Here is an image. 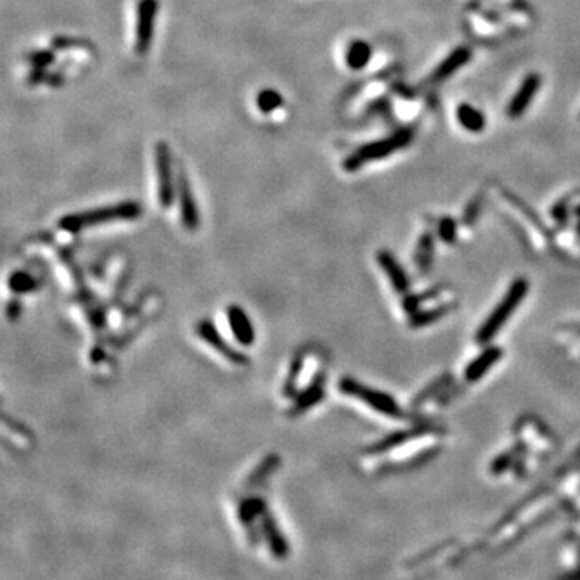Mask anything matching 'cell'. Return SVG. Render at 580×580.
I'll use <instances>...</instances> for the list:
<instances>
[{
	"instance_id": "6da1fadb",
	"label": "cell",
	"mask_w": 580,
	"mask_h": 580,
	"mask_svg": "<svg viewBox=\"0 0 580 580\" xmlns=\"http://www.w3.org/2000/svg\"><path fill=\"white\" fill-rule=\"evenodd\" d=\"M142 208L137 202H121L108 207L88 210V212L66 214L59 221V226L65 231L78 232L86 228L100 226L114 221H132L141 217Z\"/></svg>"
},
{
	"instance_id": "7a4b0ae2",
	"label": "cell",
	"mask_w": 580,
	"mask_h": 580,
	"mask_svg": "<svg viewBox=\"0 0 580 580\" xmlns=\"http://www.w3.org/2000/svg\"><path fill=\"white\" fill-rule=\"evenodd\" d=\"M527 290H529V282L526 279H516L512 282L505 297H503V300L495 306L492 314L483 321L482 328L477 330L476 340L479 343H487L495 337L498 330L506 324V321L511 318V314L517 310V306L522 303Z\"/></svg>"
},
{
	"instance_id": "3957f363",
	"label": "cell",
	"mask_w": 580,
	"mask_h": 580,
	"mask_svg": "<svg viewBox=\"0 0 580 580\" xmlns=\"http://www.w3.org/2000/svg\"><path fill=\"white\" fill-rule=\"evenodd\" d=\"M411 139H413V131L411 129H401V131L392 134L390 137L366 143V146L359 147L358 150H354L352 155L347 157V160L343 161V170L353 172L358 171L359 168L369 161H377L382 160V158L390 157L394 152L408 147Z\"/></svg>"
},
{
	"instance_id": "277c9868",
	"label": "cell",
	"mask_w": 580,
	"mask_h": 580,
	"mask_svg": "<svg viewBox=\"0 0 580 580\" xmlns=\"http://www.w3.org/2000/svg\"><path fill=\"white\" fill-rule=\"evenodd\" d=\"M339 390L342 392L343 395L353 397V399L368 405L369 408L376 410L377 413L383 416H390V418H401V416H403L401 408L397 405L394 397H390L389 394H383L381 390L369 389L368 386L354 381L352 377H343L339 383Z\"/></svg>"
},
{
	"instance_id": "5b68a950",
	"label": "cell",
	"mask_w": 580,
	"mask_h": 580,
	"mask_svg": "<svg viewBox=\"0 0 580 580\" xmlns=\"http://www.w3.org/2000/svg\"><path fill=\"white\" fill-rule=\"evenodd\" d=\"M157 174H158V200L163 208H170L174 202V177L171 170V152L165 142H158L155 147Z\"/></svg>"
},
{
	"instance_id": "8992f818",
	"label": "cell",
	"mask_w": 580,
	"mask_h": 580,
	"mask_svg": "<svg viewBox=\"0 0 580 580\" xmlns=\"http://www.w3.org/2000/svg\"><path fill=\"white\" fill-rule=\"evenodd\" d=\"M157 0H139L136 18V54L146 55L153 37V20L157 17Z\"/></svg>"
},
{
	"instance_id": "52a82bcc",
	"label": "cell",
	"mask_w": 580,
	"mask_h": 580,
	"mask_svg": "<svg viewBox=\"0 0 580 580\" xmlns=\"http://www.w3.org/2000/svg\"><path fill=\"white\" fill-rule=\"evenodd\" d=\"M197 334L205 343H208L214 352H218L221 357L226 358L229 363L236 364V366H246L247 364L246 354L234 350L231 345L223 339V335L218 332L212 321H200L197 324Z\"/></svg>"
},
{
	"instance_id": "ba28073f",
	"label": "cell",
	"mask_w": 580,
	"mask_h": 580,
	"mask_svg": "<svg viewBox=\"0 0 580 580\" xmlns=\"http://www.w3.org/2000/svg\"><path fill=\"white\" fill-rule=\"evenodd\" d=\"M176 187H177V197H179V210H181V218L182 224H184L186 229L189 231H195L200 226V213L197 208V202H195L194 194H192L189 179H187L184 170L177 171L176 176Z\"/></svg>"
},
{
	"instance_id": "9c48e42d",
	"label": "cell",
	"mask_w": 580,
	"mask_h": 580,
	"mask_svg": "<svg viewBox=\"0 0 580 580\" xmlns=\"http://www.w3.org/2000/svg\"><path fill=\"white\" fill-rule=\"evenodd\" d=\"M540 84H541V78L539 74L537 73L527 74L524 81H522L519 90H517V92L514 94V97L511 99L510 105H508V110H506L508 117H510L511 119L521 118L522 113L530 107L532 100H534Z\"/></svg>"
},
{
	"instance_id": "30bf717a",
	"label": "cell",
	"mask_w": 580,
	"mask_h": 580,
	"mask_svg": "<svg viewBox=\"0 0 580 580\" xmlns=\"http://www.w3.org/2000/svg\"><path fill=\"white\" fill-rule=\"evenodd\" d=\"M260 521L263 537H265V540L268 541V546H270L272 556H274L276 559H286L287 556H289V543H287L286 537L282 535L274 516L266 510L261 514Z\"/></svg>"
},
{
	"instance_id": "8fae6325",
	"label": "cell",
	"mask_w": 580,
	"mask_h": 580,
	"mask_svg": "<svg viewBox=\"0 0 580 580\" xmlns=\"http://www.w3.org/2000/svg\"><path fill=\"white\" fill-rule=\"evenodd\" d=\"M226 318L229 323V328H231L234 337L241 345H252L255 342V329H253L252 321L248 318V314L243 311L241 306H229L226 311Z\"/></svg>"
},
{
	"instance_id": "7c38bea8",
	"label": "cell",
	"mask_w": 580,
	"mask_h": 580,
	"mask_svg": "<svg viewBox=\"0 0 580 580\" xmlns=\"http://www.w3.org/2000/svg\"><path fill=\"white\" fill-rule=\"evenodd\" d=\"M501 357L503 352L498 347L486 348L477 358H474L472 361L468 364L466 371H464V379L471 383L481 381V379L495 366Z\"/></svg>"
},
{
	"instance_id": "4fadbf2b",
	"label": "cell",
	"mask_w": 580,
	"mask_h": 580,
	"mask_svg": "<svg viewBox=\"0 0 580 580\" xmlns=\"http://www.w3.org/2000/svg\"><path fill=\"white\" fill-rule=\"evenodd\" d=\"M471 55H472V52L469 47H458L457 50H453V54H450L447 59H445L442 63L434 70V73L430 74V78H429V83L430 84L442 83V81L447 79L448 76L457 73L461 66L466 65L468 61L471 60Z\"/></svg>"
},
{
	"instance_id": "5bb4252c",
	"label": "cell",
	"mask_w": 580,
	"mask_h": 580,
	"mask_svg": "<svg viewBox=\"0 0 580 580\" xmlns=\"http://www.w3.org/2000/svg\"><path fill=\"white\" fill-rule=\"evenodd\" d=\"M377 261L379 265H381L382 271L386 272V276L390 279L392 287H394L399 294H405L410 287V281L408 276L405 274L403 268L395 260V257L392 255L390 252H381L377 255Z\"/></svg>"
},
{
	"instance_id": "9a60e30c",
	"label": "cell",
	"mask_w": 580,
	"mask_h": 580,
	"mask_svg": "<svg viewBox=\"0 0 580 580\" xmlns=\"http://www.w3.org/2000/svg\"><path fill=\"white\" fill-rule=\"evenodd\" d=\"M324 397V376L323 374H318L306 389L301 392V394L297 397L294 405H292L290 413L292 414H301L303 411L308 408H313V406L321 401Z\"/></svg>"
},
{
	"instance_id": "2e32d148",
	"label": "cell",
	"mask_w": 580,
	"mask_h": 580,
	"mask_svg": "<svg viewBox=\"0 0 580 580\" xmlns=\"http://www.w3.org/2000/svg\"><path fill=\"white\" fill-rule=\"evenodd\" d=\"M458 121L469 132H482L486 128V117L481 110L474 108L469 103H461L457 110Z\"/></svg>"
},
{
	"instance_id": "e0dca14e",
	"label": "cell",
	"mask_w": 580,
	"mask_h": 580,
	"mask_svg": "<svg viewBox=\"0 0 580 580\" xmlns=\"http://www.w3.org/2000/svg\"><path fill=\"white\" fill-rule=\"evenodd\" d=\"M265 511H266V501L263 500V498H258V497L247 498V500H243L241 505H239V510H237L239 521L242 522L243 527L250 529L257 517H261V514Z\"/></svg>"
},
{
	"instance_id": "ac0fdd59",
	"label": "cell",
	"mask_w": 580,
	"mask_h": 580,
	"mask_svg": "<svg viewBox=\"0 0 580 580\" xmlns=\"http://www.w3.org/2000/svg\"><path fill=\"white\" fill-rule=\"evenodd\" d=\"M369 59H371V47H369L368 42L364 41H353L352 44L348 46L347 55H345V61L352 70H361L368 65Z\"/></svg>"
},
{
	"instance_id": "d6986e66",
	"label": "cell",
	"mask_w": 580,
	"mask_h": 580,
	"mask_svg": "<svg viewBox=\"0 0 580 580\" xmlns=\"http://www.w3.org/2000/svg\"><path fill=\"white\" fill-rule=\"evenodd\" d=\"M450 303H443V305H439L435 306V308H430V310H418L413 316V324L414 328H423V326H428V324H432L434 321H437L448 313V308H450Z\"/></svg>"
},
{
	"instance_id": "ffe728a7",
	"label": "cell",
	"mask_w": 580,
	"mask_h": 580,
	"mask_svg": "<svg viewBox=\"0 0 580 580\" xmlns=\"http://www.w3.org/2000/svg\"><path fill=\"white\" fill-rule=\"evenodd\" d=\"M277 466H279V459H277V457H268L265 461L260 464V466H257L255 469H253V472L248 476L247 486L255 487L258 486V483H261Z\"/></svg>"
},
{
	"instance_id": "44dd1931",
	"label": "cell",
	"mask_w": 580,
	"mask_h": 580,
	"mask_svg": "<svg viewBox=\"0 0 580 580\" xmlns=\"http://www.w3.org/2000/svg\"><path fill=\"white\" fill-rule=\"evenodd\" d=\"M432 250H434L432 236H430L429 232H426L424 236L421 237L418 252H416V257H418L416 258V261H418L421 270H428L430 261H432Z\"/></svg>"
},
{
	"instance_id": "7402d4cb",
	"label": "cell",
	"mask_w": 580,
	"mask_h": 580,
	"mask_svg": "<svg viewBox=\"0 0 580 580\" xmlns=\"http://www.w3.org/2000/svg\"><path fill=\"white\" fill-rule=\"evenodd\" d=\"M257 105H258V108H260L263 113H270V112H272V110H276V108L281 107V105H282V97H281L279 94L276 92V90L265 89L257 97Z\"/></svg>"
},
{
	"instance_id": "603a6c76",
	"label": "cell",
	"mask_w": 580,
	"mask_h": 580,
	"mask_svg": "<svg viewBox=\"0 0 580 580\" xmlns=\"http://www.w3.org/2000/svg\"><path fill=\"white\" fill-rule=\"evenodd\" d=\"M439 236L443 242L452 243L457 239V223L453 218H442L439 223Z\"/></svg>"
},
{
	"instance_id": "cb8c5ba5",
	"label": "cell",
	"mask_w": 580,
	"mask_h": 580,
	"mask_svg": "<svg viewBox=\"0 0 580 580\" xmlns=\"http://www.w3.org/2000/svg\"><path fill=\"white\" fill-rule=\"evenodd\" d=\"M481 208H482V195H479V197L474 199L472 202L468 205L466 212H464V214H463V224H466V226H471V224L477 219Z\"/></svg>"
},
{
	"instance_id": "d4e9b609",
	"label": "cell",
	"mask_w": 580,
	"mask_h": 580,
	"mask_svg": "<svg viewBox=\"0 0 580 580\" xmlns=\"http://www.w3.org/2000/svg\"><path fill=\"white\" fill-rule=\"evenodd\" d=\"M50 60H54V55H50L49 52H37V54L31 55V61L36 66H46Z\"/></svg>"
},
{
	"instance_id": "484cf974",
	"label": "cell",
	"mask_w": 580,
	"mask_h": 580,
	"mask_svg": "<svg viewBox=\"0 0 580 580\" xmlns=\"http://www.w3.org/2000/svg\"><path fill=\"white\" fill-rule=\"evenodd\" d=\"M574 332L575 334H580V326H579V328H574Z\"/></svg>"
}]
</instances>
